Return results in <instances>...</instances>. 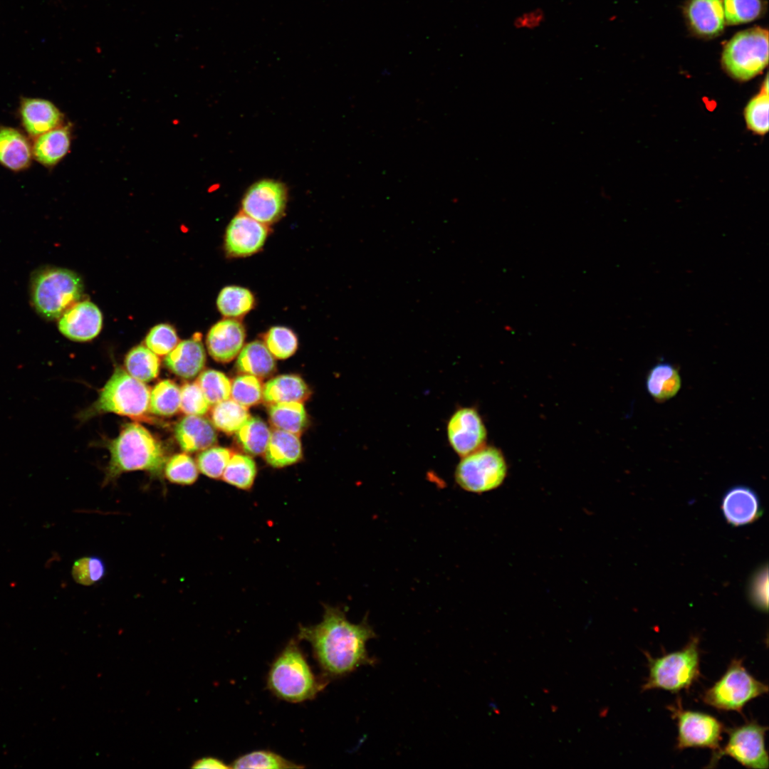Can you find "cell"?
I'll list each match as a JSON object with an SVG mask.
<instances>
[{"instance_id":"6da1fadb","label":"cell","mask_w":769,"mask_h":769,"mask_svg":"<svg viewBox=\"0 0 769 769\" xmlns=\"http://www.w3.org/2000/svg\"><path fill=\"white\" fill-rule=\"evenodd\" d=\"M377 637L366 619L350 622L338 607L325 606L322 621L299 628L298 638L308 642L323 671L333 677L345 676L361 666L374 665L367 643Z\"/></svg>"},{"instance_id":"7a4b0ae2","label":"cell","mask_w":769,"mask_h":769,"mask_svg":"<svg viewBox=\"0 0 769 769\" xmlns=\"http://www.w3.org/2000/svg\"><path fill=\"white\" fill-rule=\"evenodd\" d=\"M108 449L110 459L104 484L132 471L143 470L154 475L161 474L167 461L160 442L137 423L126 424L119 435L109 443Z\"/></svg>"},{"instance_id":"3957f363","label":"cell","mask_w":769,"mask_h":769,"mask_svg":"<svg viewBox=\"0 0 769 769\" xmlns=\"http://www.w3.org/2000/svg\"><path fill=\"white\" fill-rule=\"evenodd\" d=\"M312 672L297 642L291 640L275 659L268 676V686L278 698L289 702L313 699L325 687Z\"/></svg>"},{"instance_id":"277c9868","label":"cell","mask_w":769,"mask_h":769,"mask_svg":"<svg viewBox=\"0 0 769 769\" xmlns=\"http://www.w3.org/2000/svg\"><path fill=\"white\" fill-rule=\"evenodd\" d=\"M649 675L642 690L678 693L689 689L700 676L699 639L694 637L681 649L653 658L646 653Z\"/></svg>"},{"instance_id":"5b68a950","label":"cell","mask_w":769,"mask_h":769,"mask_svg":"<svg viewBox=\"0 0 769 769\" xmlns=\"http://www.w3.org/2000/svg\"><path fill=\"white\" fill-rule=\"evenodd\" d=\"M82 292L81 278L68 269L44 268L32 279V303L36 310L46 319L60 318L78 301Z\"/></svg>"},{"instance_id":"8992f818","label":"cell","mask_w":769,"mask_h":769,"mask_svg":"<svg viewBox=\"0 0 769 769\" xmlns=\"http://www.w3.org/2000/svg\"><path fill=\"white\" fill-rule=\"evenodd\" d=\"M149 387L121 367H116L100 392L85 417L113 412L130 417H140L149 410Z\"/></svg>"},{"instance_id":"52a82bcc","label":"cell","mask_w":769,"mask_h":769,"mask_svg":"<svg viewBox=\"0 0 769 769\" xmlns=\"http://www.w3.org/2000/svg\"><path fill=\"white\" fill-rule=\"evenodd\" d=\"M768 691L767 684L750 674L742 660L734 659L722 676L701 698L704 703L717 710L741 713L749 701Z\"/></svg>"},{"instance_id":"ba28073f","label":"cell","mask_w":769,"mask_h":769,"mask_svg":"<svg viewBox=\"0 0 769 769\" xmlns=\"http://www.w3.org/2000/svg\"><path fill=\"white\" fill-rule=\"evenodd\" d=\"M768 62V33L755 27L736 33L724 46L721 63L734 79L748 80L760 73Z\"/></svg>"},{"instance_id":"9c48e42d","label":"cell","mask_w":769,"mask_h":769,"mask_svg":"<svg viewBox=\"0 0 769 769\" xmlns=\"http://www.w3.org/2000/svg\"><path fill=\"white\" fill-rule=\"evenodd\" d=\"M507 475V464L501 451L482 446L462 457L455 471L456 483L464 490L482 493L499 487Z\"/></svg>"},{"instance_id":"30bf717a","label":"cell","mask_w":769,"mask_h":769,"mask_svg":"<svg viewBox=\"0 0 769 769\" xmlns=\"http://www.w3.org/2000/svg\"><path fill=\"white\" fill-rule=\"evenodd\" d=\"M767 731V726L755 721L726 729V743L713 751L707 767H714L721 758L729 756L748 768L767 769L768 754L765 745Z\"/></svg>"},{"instance_id":"8fae6325","label":"cell","mask_w":769,"mask_h":769,"mask_svg":"<svg viewBox=\"0 0 769 769\" xmlns=\"http://www.w3.org/2000/svg\"><path fill=\"white\" fill-rule=\"evenodd\" d=\"M677 725L676 747L679 750L690 748H709L715 751L721 746L723 723L716 717L700 711L682 708L679 700L669 707Z\"/></svg>"},{"instance_id":"7c38bea8","label":"cell","mask_w":769,"mask_h":769,"mask_svg":"<svg viewBox=\"0 0 769 769\" xmlns=\"http://www.w3.org/2000/svg\"><path fill=\"white\" fill-rule=\"evenodd\" d=\"M287 201L284 185L264 179L253 184L242 200L243 213L266 225L277 221L283 214Z\"/></svg>"},{"instance_id":"4fadbf2b","label":"cell","mask_w":769,"mask_h":769,"mask_svg":"<svg viewBox=\"0 0 769 769\" xmlns=\"http://www.w3.org/2000/svg\"><path fill=\"white\" fill-rule=\"evenodd\" d=\"M446 432L451 446L461 457L483 446L487 436L481 416L472 407L456 411L448 422Z\"/></svg>"},{"instance_id":"5bb4252c","label":"cell","mask_w":769,"mask_h":769,"mask_svg":"<svg viewBox=\"0 0 769 769\" xmlns=\"http://www.w3.org/2000/svg\"><path fill=\"white\" fill-rule=\"evenodd\" d=\"M267 236L266 224L242 212L235 216L228 225L225 249L231 256H249L263 246Z\"/></svg>"},{"instance_id":"9a60e30c","label":"cell","mask_w":769,"mask_h":769,"mask_svg":"<svg viewBox=\"0 0 769 769\" xmlns=\"http://www.w3.org/2000/svg\"><path fill=\"white\" fill-rule=\"evenodd\" d=\"M103 317L99 308L90 301L77 302L60 318L58 329L68 339L88 341L101 330Z\"/></svg>"},{"instance_id":"2e32d148","label":"cell","mask_w":769,"mask_h":769,"mask_svg":"<svg viewBox=\"0 0 769 769\" xmlns=\"http://www.w3.org/2000/svg\"><path fill=\"white\" fill-rule=\"evenodd\" d=\"M245 337L244 327L239 320L229 318L219 320L207 333L208 352L217 362H230L240 352Z\"/></svg>"},{"instance_id":"e0dca14e","label":"cell","mask_w":769,"mask_h":769,"mask_svg":"<svg viewBox=\"0 0 769 769\" xmlns=\"http://www.w3.org/2000/svg\"><path fill=\"white\" fill-rule=\"evenodd\" d=\"M721 508L727 522L734 526L753 523L762 511L756 493L746 486H736L724 494Z\"/></svg>"},{"instance_id":"ac0fdd59","label":"cell","mask_w":769,"mask_h":769,"mask_svg":"<svg viewBox=\"0 0 769 769\" xmlns=\"http://www.w3.org/2000/svg\"><path fill=\"white\" fill-rule=\"evenodd\" d=\"M206 353L200 337H193L178 343L165 357L164 364L176 375L192 379L204 368Z\"/></svg>"},{"instance_id":"d6986e66","label":"cell","mask_w":769,"mask_h":769,"mask_svg":"<svg viewBox=\"0 0 769 769\" xmlns=\"http://www.w3.org/2000/svg\"><path fill=\"white\" fill-rule=\"evenodd\" d=\"M20 115L26 131L33 137L58 127L63 118L53 103L40 98H23Z\"/></svg>"},{"instance_id":"ffe728a7","label":"cell","mask_w":769,"mask_h":769,"mask_svg":"<svg viewBox=\"0 0 769 769\" xmlns=\"http://www.w3.org/2000/svg\"><path fill=\"white\" fill-rule=\"evenodd\" d=\"M215 427L208 419L197 415H187L176 425L177 443L186 452L205 450L217 441Z\"/></svg>"},{"instance_id":"44dd1931","label":"cell","mask_w":769,"mask_h":769,"mask_svg":"<svg viewBox=\"0 0 769 769\" xmlns=\"http://www.w3.org/2000/svg\"><path fill=\"white\" fill-rule=\"evenodd\" d=\"M691 28L701 36L720 34L726 23L722 0H691L686 9Z\"/></svg>"},{"instance_id":"7402d4cb","label":"cell","mask_w":769,"mask_h":769,"mask_svg":"<svg viewBox=\"0 0 769 769\" xmlns=\"http://www.w3.org/2000/svg\"><path fill=\"white\" fill-rule=\"evenodd\" d=\"M33 151L28 139L19 130L8 127H0V163L13 171L27 168Z\"/></svg>"},{"instance_id":"603a6c76","label":"cell","mask_w":769,"mask_h":769,"mask_svg":"<svg viewBox=\"0 0 769 769\" xmlns=\"http://www.w3.org/2000/svg\"><path fill=\"white\" fill-rule=\"evenodd\" d=\"M264 454L267 463L273 467H284L298 462L302 457L299 436L274 429L271 431Z\"/></svg>"},{"instance_id":"cb8c5ba5","label":"cell","mask_w":769,"mask_h":769,"mask_svg":"<svg viewBox=\"0 0 769 769\" xmlns=\"http://www.w3.org/2000/svg\"><path fill=\"white\" fill-rule=\"evenodd\" d=\"M70 146L68 127H57L36 138L32 151L35 159L47 167L56 164L68 153Z\"/></svg>"},{"instance_id":"d4e9b609","label":"cell","mask_w":769,"mask_h":769,"mask_svg":"<svg viewBox=\"0 0 769 769\" xmlns=\"http://www.w3.org/2000/svg\"><path fill=\"white\" fill-rule=\"evenodd\" d=\"M310 392L308 387L299 376L283 375L277 376L265 384L263 387V399L269 404L306 400Z\"/></svg>"},{"instance_id":"484cf974","label":"cell","mask_w":769,"mask_h":769,"mask_svg":"<svg viewBox=\"0 0 769 769\" xmlns=\"http://www.w3.org/2000/svg\"><path fill=\"white\" fill-rule=\"evenodd\" d=\"M681 377L678 369L668 362H659L648 372L646 388L650 396L659 402L675 397L681 387Z\"/></svg>"},{"instance_id":"4316f807","label":"cell","mask_w":769,"mask_h":769,"mask_svg":"<svg viewBox=\"0 0 769 769\" xmlns=\"http://www.w3.org/2000/svg\"><path fill=\"white\" fill-rule=\"evenodd\" d=\"M239 372L264 378L276 370V362L266 345L259 340L246 344L241 350L236 361Z\"/></svg>"},{"instance_id":"83f0119b","label":"cell","mask_w":769,"mask_h":769,"mask_svg":"<svg viewBox=\"0 0 769 769\" xmlns=\"http://www.w3.org/2000/svg\"><path fill=\"white\" fill-rule=\"evenodd\" d=\"M269 420L275 429L300 435L307 425V414L302 402H291L271 404Z\"/></svg>"},{"instance_id":"f1b7e54d","label":"cell","mask_w":769,"mask_h":769,"mask_svg":"<svg viewBox=\"0 0 769 769\" xmlns=\"http://www.w3.org/2000/svg\"><path fill=\"white\" fill-rule=\"evenodd\" d=\"M255 298L248 288L238 286L224 287L218 295L216 305L221 315L229 318L245 315L254 306Z\"/></svg>"},{"instance_id":"f546056e","label":"cell","mask_w":769,"mask_h":769,"mask_svg":"<svg viewBox=\"0 0 769 769\" xmlns=\"http://www.w3.org/2000/svg\"><path fill=\"white\" fill-rule=\"evenodd\" d=\"M125 365L128 374L142 382L155 379L159 371V359L147 347L138 345L127 354Z\"/></svg>"},{"instance_id":"4dcf8cb0","label":"cell","mask_w":769,"mask_h":769,"mask_svg":"<svg viewBox=\"0 0 769 769\" xmlns=\"http://www.w3.org/2000/svg\"><path fill=\"white\" fill-rule=\"evenodd\" d=\"M271 436V430L259 417H249L236 432L242 449L251 455L264 454Z\"/></svg>"},{"instance_id":"1f68e13d","label":"cell","mask_w":769,"mask_h":769,"mask_svg":"<svg viewBox=\"0 0 769 769\" xmlns=\"http://www.w3.org/2000/svg\"><path fill=\"white\" fill-rule=\"evenodd\" d=\"M181 392L172 381L164 380L150 391L149 411L159 416L170 417L180 409Z\"/></svg>"},{"instance_id":"d6a6232c","label":"cell","mask_w":769,"mask_h":769,"mask_svg":"<svg viewBox=\"0 0 769 769\" xmlns=\"http://www.w3.org/2000/svg\"><path fill=\"white\" fill-rule=\"evenodd\" d=\"M249 417L247 407L230 399L216 404L211 411L212 424L226 434L236 433Z\"/></svg>"},{"instance_id":"836d02e7","label":"cell","mask_w":769,"mask_h":769,"mask_svg":"<svg viewBox=\"0 0 769 769\" xmlns=\"http://www.w3.org/2000/svg\"><path fill=\"white\" fill-rule=\"evenodd\" d=\"M768 80L766 75L760 93L748 101L744 110L745 120L750 130L760 135L768 132Z\"/></svg>"},{"instance_id":"e575fe53","label":"cell","mask_w":769,"mask_h":769,"mask_svg":"<svg viewBox=\"0 0 769 769\" xmlns=\"http://www.w3.org/2000/svg\"><path fill=\"white\" fill-rule=\"evenodd\" d=\"M256 476V466L249 456L234 454L230 458L222 475L226 483L243 490H249Z\"/></svg>"},{"instance_id":"d590c367","label":"cell","mask_w":769,"mask_h":769,"mask_svg":"<svg viewBox=\"0 0 769 769\" xmlns=\"http://www.w3.org/2000/svg\"><path fill=\"white\" fill-rule=\"evenodd\" d=\"M230 768L256 769H289L301 768L304 766L287 760L281 755L269 750H256L244 754L235 759Z\"/></svg>"},{"instance_id":"8d00e7d4","label":"cell","mask_w":769,"mask_h":769,"mask_svg":"<svg viewBox=\"0 0 769 769\" xmlns=\"http://www.w3.org/2000/svg\"><path fill=\"white\" fill-rule=\"evenodd\" d=\"M196 382L210 406L230 399L231 382L221 372L205 370L199 375Z\"/></svg>"},{"instance_id":"74e56055","label":"cell","mask_w":769,"mask_h":769,"mask_svg":"<svg viewBox=\"0 0 769 769\" xmlns=\"http://www.w3.org/2000/svg\"><path fill=\"white\" fill-rule=\"evenodd\" d=\"M264 342L269 352L277 359L288 358L298 348L296 335L283 326L271 328L264 336Z\"/></svg>"},{"instance_id":"f35d334b","label":"cell","mask_w":769,"mask_h":769,"mask_svg":"<svg viewBox=\"0 0 769 769\" xmlns=\"http://www.w3.org/2000/svg\"><path fill=\"white\" fill-rule=\"evenodd\" d=\"M167 479L173 483L191 485L198 478L197 464L189 455L184 453L172 456L164 465Z\"/></svg>"},{"instance_id":"ab89813d","label":"cell","mask_w":769,"mask_h":769,"mask_svg":"<svg viewBox=\"0 0 769 769\" xmlns=\"http://www.w3.org/2000/svg\"><path fill=\"white\" fill-rule=\"evenodd\" d=\"M230 397L247 408L258 404L263 398L261 380L248 374L236 377L231 383Z\"/></svg>"},{"instance_id":"60d3db41","label":"cell","mask_w":769,"mask_h":769,"mask_svg":"<svg viewBox=\"0 0 769 769\" xmlns=\"http://www.w3.org/2000/svg\"><path fill=\"white\" fill-rule=\"evenodd\" d=\"M725 21L734 25L757 19L762 12L760 0H723Z\"/></svg>"},{"instance_id":"b9f144b4","label":"cell","mask_w":769,"mask_h":769,"mask_svg":"<svg viewBox=\"0 0 769 769\" xmlns=\"http://www.w3.org/2000/svg\"><path fill=\"white\" fill-rule=\"evenodd\" d=\"M232 456L231 451L224 447H212L199 454L197 465L199 471L211 478H219Z\"/></svg>"},{"instance_id":"7bdbcfd3","label":"cell","mask_w":769,"mask_h":769,"mask_svg":"<svg viewBox=\"0 0 769 769\" xmlns=\"http://www.w3.org/2000/svg\"><path fill=\"white\" fill-rule=\"evenodd\" d=\"M106 572V566L98 556H85L77 560L72 567L74 580L82 585L90 586L101 580Z\"/></svg>"},{"instance_id":"ee69618b","label":"cell","mask_w":769,"mask_h":769,"mask_svg":"<svg viewBox=\"0 0 769 769\" xmlns=\"http://www.w3.org/2000/svg\"><path fill=\"white\" fill-rule=\"evenodd\" d=\"M178 337L174 328L168 324H159L153 327L145 338L147 348L157 355H167L178 344Z\"/></svg>"},{"instance_id":"f6af8a7d","label":"cell","mask_w":769,"mask_h":769,"mask_svg":"<svg viewBox=\"0 0 769 769\" xmlns=\"http://www.w3.org/2000/svg\"><path fill=\"white\" fill-rule=\"evenodd\" d=\"M180 392V409L184 414L201 416L207 413L210 404L197 382L184 384Z\"/></svg>"},{"instance_id":"bcb514c9","label":"cell","mask_w":769,"mask_h":769,"mask_svg":"<svg viewBox=\"0 0 769 769\" xmlns=\"http://www.w3.org/2000/svg\"><path fill=\"white\" fill-rule=\"evenodd\" d=\"M751 603L760 610L767 612L768 608V565H763L752 575L748 588Z\"/></svg>"},{"instance_id":"7dc6e473","label":"cell","mask_w":769,"mask_h":769,"mask_svg":"<svg viewBox=\"0 0 769 769\" xmlns=\"http://www.w3.org/2000/svg\"><path fill=\"white\" fill-rule=\"evenodd\" d=\"M545 20V14L542 9L536 8L525 11L517 16L513 25L516 29L534 30L542 26Z\"/></svg>"},{"instance_id":"c3c4849f","label":"cell","mask_w":769,"mask_h":769,"mask_svg":"<svg viewBox=\"0 0 769 769\" xmlns=\"http://www.w3.org/2000/svg\"><path fill=\"white\" fill-rule=\"evenodd\" d=\"M193 768L226 769L230 768L222 760L214 757H204L196 760L192 765Z\"/></svg>"}]
</instances>
